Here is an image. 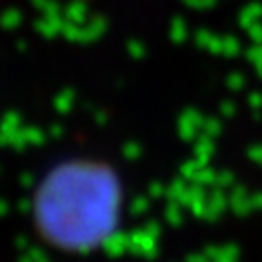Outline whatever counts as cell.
<instances>
[{
  "instance_id": "cell-1",
  "label": "cell",
  "mask_w": 262,
  "mask_h": 262,
  "mask_svg": "<svg viewBox=\"0 0 262 262\" xmlns=\"http://www.w3.org/2000/svg\"><path fill=\"white\" fill-rule=\"evenodd\" d=\"M120 184L116 173L93 159L56 165L33 199V221L43 242L62 250H91L118 223Z\"/></svg>"
}]
</instances>
